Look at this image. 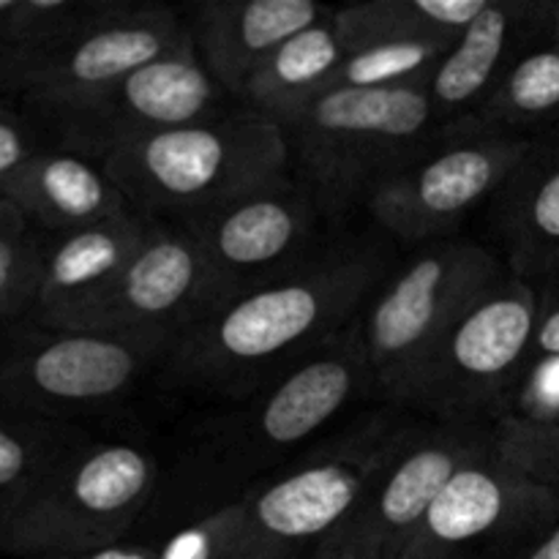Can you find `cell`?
Wrapping results in <instances>:
<instances>
[{"label": "cell", "mask_w": 559, "mask_h": 559, "mask_svg": "<svg viewBox=\"0 0 559 559\" xmlns=\"http://www.w3.org/2000/svg\"><path fill=\"white\" fill-rule=\"evenodd\" d=\"M491 224L513 276L533 284L559 273V126L530 136L491 200Z\"/></svg>", "instance_id": "19"}, {"label": "cell", "mask_w": 559, "mask_h": 559, "mask_svg": "<svg viewBox=\"0 0 559 559\" xmlns=\"http://www.w3.org/2000/svg\"><path fill=\"white\" fill-rule=\"evenodd\" d=\"M229 93L205 69L189 41L131 71L112 93L55 131V145L104 158L126 145L224 118Z\"/></svg>", "instance_id": "16"}, {"label": "cell", "mask_w": 559, "mask_h": 559, "mask_svg": "<svg viewBox=\"0 0 559 559\" xmlns=\"http://www.w3.org/2000/svg\"><path fill=\"white\" fill-rule=\"evenodd\" d=\"M527 142L530 136L440 134V145L377 183L366 205L393 238L409 243L445 238L473 207L495 200Z\"/></svg>", "instance_id": "11"}, {"label": "cell", "mask_w": 559, "mask_h": 559, "mask_svg": "<svg viewBox=\"0 0 559 559\" xmlns=\"http://www.w3.org/2000/svg\"><path fill=\"white\" fill-rule=\"evenodd\" d=\"M530 360H559V273L546 278V289L538 293V320Z\"/></svg>", "instance_id": "30"}, {"label": "cell", "mask_w": 559, "mask_h": 559, "mask_svg": "<svg viewBox=\"0 0 559 559\" xmlns=\"http://www.w3.org/2000/svg\"><path fill=\"white\" fill-rule=\"evenodd\" d=\"M41 147L36 123L0 96V194Z\"/></svg>", "instance_id": "29"}, {"label": "cell", "mask_w": 559, "mask_h": 559, "mask_svg": "<svg viewBox=\"0 0 559 559\" xmlns=\"http://www.w3.org/2000/svg\"><path fill=\"white\" fill-rule=\"evenodd\" d=\"M506 276V262L469 240H437L393 267L355 317L374 391L393 399L456 317Z\"/></svg>", "instance_id": "6"}, {"label": "cell", "mask_w": 559, "mask_h": 559, "mask_svg": "<svg viewBox=\"0 0 559 559\" xmlns=\"http://www.w3.org/2000/svg\"><path fill=\"white\" fill-rule=\"evenodd\" d=\"M393 271L380 243L338 246L289 276L260 284L207 311L175 338L167 380L197 393L243 396L353 325Z\"/></svg>", "instance_id": "1"}, {"label": "cell", "mask_w": 559, "mask_h": 559, "mask_svg": "<svg viewBox=\"0 0 559 559\" xmlns=\"http://www.w3.org/2000/svg\"><path fill=\"white\" fill-rule=\"evenodd\" d=\"M456 41L442 38H388L349 49L331 91H385L429 85L431 74Z\"/></svg>", "instance_id": "26"}, {"label": "cell", "mask_w": 559, "mask_h": 559, "mask_svg": "<svg viewBox=\"0 0 559 559\" xmlns=\"http://www.w3.org/2000/svg\"><path fill=\"white\" fill-rule=\"evenodd\" d=\"M491 440L473 420L407 431L314 559H402L442 486Z\"/></svg>", "instance_id": "10"}, {"label": "cell", "mask_w": 559, "mask_h": 559, "mask_svg": "<svg viewBox=\"0 0 559 559\" xmlns=\"http://www.w3.org/2000/svg\"><path fill=\"white\" fill-rule=\"evenodd\" d=\"M85 442L87 435L74 424L0 409V535L44 480Z\"/></svg>", "instance_id": "24"}, {"label": "cell", "mask_w": 559, "mask_h": 559, "mask_svg": "<svg viewBox=\"0 0 559 559\" xmlns=\"http://www.w3.org/2000/svg\"><path fill=\"white\" fill-rule=\"evenodd\" d=\"M407 431L388 418L320 448L246 491V522L235 559H314L344 522L366 484L388 462Z\"/></svg>", "instance_id": "9"}, {"label": "cell", "mask_w": 559, "mask_h": 559, "mask_svg": "<svg viewBox=\"0 0 559 559\" xmlns=\"http://www.w3.org/2000/svg\"><path fill=\"white\" fill-rule=\"evenodd\" d=\"M344 58L347 49L338 38L336 9H328L325 16L287 38L257 69L240 98L249 104V112L284 129L322 93L331 91Z\"/></svg>", "instance_id": "22"}, {"label": "cell", "mask_w": 559, "mask_h": 559, "mask_svg": "<svg viewBox=\"0 0 559 559\" xmlns=\"http://www.w3.org/2000/svg\"><path fill=\"white\" fill-rule=\"evenodd\" d=\"M508 559H559V522L540 533L538 538L516 546V551Z\"/></svg>", "instance_id": "32"}, {"label": "cell", "mask_w": 559, "mask_h": 559, "mask_svg": "<svg viewBox=\"0 0 559 559\" xmlns=\"http://www.w3.org/2000/svg\"><path fill=\"white\" fill-rule=\"evenodd\" d=\"M153 218L129 211L74 233L49 235L44 243L41 282L27 320L63 328L102 298L145 240Z\"/></svg>", "instance_id": "17"}, {"label": "cell", "mask_w": 559, "mask_h": 559, "mask_svg": "<svg viewBox=\"0 0 559 559\" xmlns=\"http://www.w3.org/2000/svg\"><path fill=\"white\" fill-rule=\"evenodd\" d=\"M158 489V459L131 440L76 448L0 535V555L74 559L136 530Z\"/></svg>", "instance_id": "4"}, {"label": "cell", "mask_w": 559, "mask_h": 559, "mask_svg": "<svg viewBox=\"0 0 559 559\" xmlns=\"http://www.w3.org/2000/svg\"><path fill=\"white\" fill-rule=\"evenodd\" d=\"M486 3L489 0H371L336 9V27L347 52L388 38L456 41Z\"/></svg>", "instance_id": "25"}, {"label": "cell", "mask_w": 559, "mask_h": 559, "mask_svg": "<svg viewBox=\"0 0 559 559\" xmlns=\"http://www.w3.org/2000/svg\"><path fill=\"white\" fill-rule=\"evenodd\" d=\"M0 197L49 235L74 233L131 211L98 158L60 145H44Z\"/></svg>", "instance_id": "20"}, {"label": "cell", "mask_w": 559, "mask_h": 559, "mask_svg": "<svg viewBox=\"0 0 559 559\" xmlns=\"http://www.w3.org/2000/svg\"><path fill=\"white\" fill-rule=\"evenodd\" d=\"M328 5L311 0H207L189 22L194 52L229 96H243L262 63Z\"/></svg>", "instance_id": "18"}, {"label": "cell", "mask_w": 559, "mask_h": 559, "mask_svg": "<svg viewBox=\"0 0 559 559\" xmlns=\"http://www.w3.org/2000/svg\"><path fill=\"white\" fill-rule=\"evenodd\" d=\"M189 25L167 5L107 3L58 47L0 60V96L20 98L49 131L96 107L131 71L189 41Z\"/></svg>", "instance_id": "5"}, {"label": "cell", "mask_w": 559, "mask_h": 559, "mask_svg": "<svg viewBox=\"0 0 559 559\" xmlns=\"http://www.w3.org/2000/svg\"><path fill=\"white\" fill-rule=\"evenodd\" d=\"M559 522V495L497 451L495 440L442 486L402 559H467L484 546H519Z\"/></svg>", "instance_id": "14"}, {"label": "cell", "mask_w": 559, "mask_h": 559, "mask_svg": "<svg viewBox=\"0 0 559 559\" xmlns=\"http://www.w3.org/2000/svg\"><path fill=\"white\" fill-rule=\"evenodd\" d=\"M522 49V0H489L459 33L426 85L440 129L473 118Z\"/></svg>", "instance_id": "21"}, {"label": "cell", "mask_w": 559, "mask_h": 559, "mask_svg": "<svg viewBox=\"0 0 559 559\" xmlns=\"http://www.w3.org/2000/svg\"><path fill=\"white\" fill-rule=\"evenodd\" d=\"M289 169L325 213H338L358 197L440 140L426 85L385 91H328L284 126Z\"/></svg>", "instance_id": "3"}, {"label": "cell", "mask_w": 559, "mask_h": 559, "mask_svg": "<svg viewBox=\"0 0 559 559\" xmlns=\"http://www.w3.org/2000/svg\"><path fill=\"white\" fill-rule=\"evenodd\" d=\"M41 229L33 227L5 197H0V328L27 320L41 282Z\"/></svg>", "instance_id": "27"}, {"label": "cell", "mask_w": 559, "mask_h": 559, "mask_svg": "<svg viewBox=\"0 0 559 559\" xmlns=\"http://www.w3.org/2000/svg\"><path fill=\"white\" fill-rule=\"evenodd\" d=\"M216 306V282L194 233L180 222H153L112 287L63 328L175 344Z\"/></svg>", "instance_id": "12"}, {"label": "cell", "mask_w": 559, "mask_h": 559, "mask_svg": "<svg viewBox=\"0 0 559 559\" xmlns=\"http://www.w3.org/2000/svg\"><path fill=\"white\" fill-rule=\"evenodd\" d=\"M366 391H374V382L358 322H353L254 393L238 431L224 442L227 459L257 467L265 459L284 456L325 429Z\"/></svg>", "instance_id": "13"}, {"label": "cell", "mask_w": 559, "mask_h": 559, "mask_svg": "<svg viewBox=\"0 0 559 559\" xmlns=\"http://www.w3.org/2000/svg\"><path fill=\"white\" fill-rule=\"evenodd\" d=\"M0 342V409L74 424L129 396L136 382L167 364L173 342L69 331L20 320Z\"/></svg>", "instance_id": "7"}, {"label": "cell", "mask_w": 559, "mask_h": 559, "mask_svg": "<svg viewBox=\"0 0 559 559\" xmlns=\"http://www.w3.org/2000/svg\"><path fill=\"white\" fill-rule=\"evenodd\" d=\"M102 164L131 211L189 224L287 180L289 142L278 123L240 112L147 136Z\"/></svg>", "instance_id": "2"}, {"label": "cell", "mask_w": 559, "mask_h": 559, "mask_svg": "<svg viewBox=\"0 0 559 559\" xmlns=\"http://www.w3.org/2000/svg\"><path fill=\"white\" fill-rule=\"evenodd\" d=\"M559 126V44H530L478 112L442 134L535 136Z\"/></svg>", "instance_id": "23"}, {"label": "cell", "mask_w": 559, "mask_h": 559, "mask_svg": "<svg viewBox=\"0 0 559 559\" xmlns=\"http://www.w3.org/2000/svg\"><path fill=\"white\" fill-rule=\"evenodd\" d=\"M495 445L522 473L559 495V413L506 415L495 429Z\"/></svg>", "instance_id": "28"}, {"label": "cell", "mask_w": 559, "mask_h": 559, "mask_svg": "<svg viewBox=\"0 0 559 559\" xmlns=\"http://www.w3.org/2000/svg\"><path fill=\"white\" fill-rule=\"evenodd\" d=\"M322 216L311 191L287 178L186 224L211 267L218 306L320 257L314 243Z\"/></svg>", "instance_id": "15"}, {"label": "cell", "mask_w": 559, "mask_h": 559, "mask_svg": "<svg viewBox=\"0 0 559 559\" xmlns=\"http://www.w3.org/2000/svg\"><path fill=\"white\" fill-rule=\"evenodd\" d=\"M524 47L559 44V0H522Z\"/></svg>", "instance_id": "31"}, {"label": "cell", "mask_w": 559, "mask_h": 559, "mask_svg": "<svg viewBox=\"0 0 559 559\" xmlns=\"http://www.w3.org/2000/svg\"><path fill=\"white\" fill-rule=\"evenodd\" d=\"M535 320L538 289L508 273L456 317L391 402L442 420H473L527 369Z\"/></svg>", "instance_id": "8"}]
</instances>
